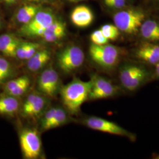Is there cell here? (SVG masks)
<instances>
[{
	"label": "cell",
	"mask_w": 159,
	"mask_h": 159,
	"mask_svg": "<svg viewBox=\"0 0 159 159\" xmlns=\"http://www.w3.org/2000/svg\"><path fill=\"white\" fill-rule=\"evenodd\" d=\"M91 86V80L84 81L75 79L61 88L62 102L70 113L74 114L79 112L83 104L89 100Z\"/></svg>",
	"instance_id": "6da1fadb"
},
{
	"label": "cell",
	"mask_w": 159,
	"mask_h": 159,
	"mask_svg": "<svg viewBox=\"0 0 159 159\" xmlns=\"http://www.w3.org/2000/svg\"><path fill=\"white\" fill-rule=\"evenodd\" d=\"M145 18L144 14L138 10H127L118 12L113 17L114 25L127 34H136Z\"/></svg>",
	"instance_id": "7a4b0ae2"
},
{
	"label": "cell",
	"mask_w": 159,
	"mask_h": 159,
	"mask_svg": "<svg viewBox=\"0 0 159 159\" xmlns=\"http://www.w3.org/2000/svg\"><path fill=\"white\" fill-rule=\"evenodd\" d=\"M84 59V53L79 46H67L58 53L57 66L64 73L68 74L79 68L83 64Z\"/></svg>",
	"instance_id": "3957f363"
},
{
	"label": "cell",
	"mask_w": 159,
	"mask_h": 159,
	"mask_svg": "<svg viewBox=\"0 0 159 159\" xmlns=\"http://www.w3.org/2000/svg\"><path fill=\"white\" fill-rule=\"evenodd\" d=\"M89 53L91 59L103 68H112L119 61V50L116 46L108 44L102 46L92 44Z\"/></svg>",
	"instance_id": "277c9868"
},
{
	"label": "cell",
	"mask_w": 159,
	"mask_h": 159,
	"mask_svg": "<svg viewBox=\"0 0 159 159\" xmlns=\"http://www.w3.org/2000/svg\"><path fill=\"white\" fill-rule=\"evenodd\" d=\"M55 20L51 11L40 10L30 21L21 26L19 33L25 37H41Z\"/></svg>",
	"instance_id": "5b68a950"
},
{
	"label": "cell",
	"mask_w": 159,
	"mask_h": 159,
	"mask_svg": "<svg viewBox=\"0 0 159 159\" xmlns=\"http://www.w3.org/2000/svg\"><path fill=\"white\" fill-rule=\"evenodd\" d=\"M146 69L136 65L128 64L120 69L119 79L120 83L126 90L135 91L148 78Z\"/></svg>",
	"instance_id": "8992f818"
},
{
	"label": "cell",
	"mask_w": 159,
	"mask_h": 159,
	"mask_svg": "<svg viewBox=\"0 0 159 159\" xmlns=\"http://www.w3.org/2000/svg\"><path fill=\"white\" fill-rule=\"evenodd\" d=\"M20 144L25 159H35L41 153V141L37 130L32 128L24 129L20 135Z\"/></svg>",
	"instance_id": "52a82bcc"
},
{
	"label": "cell",
	"mask_w": 159,
	"mask_h": 159,
	"mask_svg": "<svg viewBox=\"0 0 159 159\" xmlns=\"http://www.w3.org/2000/svg\"><path fill=\"white\" fill-rule=\"evenodd\" d=\"M60 78L57 71L50 67L40 74L37 81V89L41 94L49 98H54L60 86Z\"/></svg>",
	"instance_id": "ba28073f"
},
{
	"label": "cell",
	"mask_w": 159,
	"mask_h": 159,
	"mask_svg": "<svg viewBox=\"0 0 159 159\" xmlns=\"http://www.w3.org/2000/svg\"><path fill=\"white\" fill-rule=\"evenodd\" d=\"M84 124L93 130L100 131L120 136L129 137L130 139H134V136L130 132L112 121L100 117L91 116L86 119Z\"/></svg>",
	"instance_id": "9c48e42d"
},
{
	"label": "cell",
	"mask_w": 159,
	"mask_h": 159,
	"mask_svg": "<svg viewBox=\"0 0 159 159\" xmlns=\"http://www.w3.org/2000/svg\"><path fill=\"white\" fill-rule=\"evenodd\" d=\"M89 100H96L113 96L118 91L116 85L109 80L99 75L93 76Z\"/></svg>",
	"instance_id": "30bf717a"
},
{
	"label": "cell",
	"mask_w": 159,
	"mask_h": 159,
	"mask_svg": "<svg viewBox=\"0 0 159 159\" xmlns=\"http://www.w3.org/2000/svg\"><path fill=\"white\" fill-rule=\"evenodd\" d=\"M47 105L46 98L41 94H30L23 104L22 115L28 119H35L43 113Z\"/></svg>",
	"instance_id": "8fae6325"
},
{
	"label": "cell",
	"mask_w": 159,
	"mask_h": 159,
	"mask_svg": "<svg viewBox=\"0 0 159 159\" xmlns=\"http://www.w3.org/2000/svg\"><path fill=\"white\" fill-rule=\"evenodd\" d=\"M94 18V14L91 9L85 6L76 7L71 14L72 23L80 28H85L90 25Z\"/></svg>",
	"instance_id": "7c38bea8"
},
{
	"label": "cell",
	"mask_w": 159,
	"mask_h": 159,
	"mask_svg": "<svg viewBox=\"0 0 159 159\" xmlns=\"http://www.w3.org/2000/svg\"><path fill=\"white\" fill-rule=\"evenodd\" d=\"M136 54L139 59L143 61L156 65L159 62V46L148 43H144L138 48Z\"/></svg>",
	"instance_id": "4fadbf2b"
},
{
	"label": "cell",
	"mask_w": 159,
	"mask_h": 159,
	"mask_svg": "<svg viewBox=\"0 0 159 159\" xmlns=\"http://www.w3.org/2000/svg\"><path fill=\"white\" fill-rule=\"evenodd\" d=\"M66 33V25L62 21L55 20L45 30L41 36L48 43H54L61 40Z\"/></svg>",
	"instance_id": "5bb4252c"
},
{
	"label": "cell",
	"mask_w": 159,
	"mask_h": 159,
	"mask_svg": "<svg viewBox=\"0 0 159 159\" xmlns=\"http://www.w3.org/2000/svg\"><path fill=\"white\" fill-rule=\"evenodd\" d=\"M22 40L12 34L0 35V52L7 57L16 58L17 47Z\"/></svg>",
	"instance_id": "9a60e30c"
},
{
	"label": "cell",
	"mask_w": 159,
	"mask_h": 159,
	"mask_svg": "<svg viewBox=\"0 0 159 159\" xmlns=\"http://www.w3.org/2000/svg\"><path fill=\"white\" fill-rule=\"evenodd\" d=\"M51 60V52L40 49L27 60V68L31 72H37L44 68Z\"/></svg>",
	"instance_id": "2e32d148"
},
{
	"label": "cell",
	"mask_w": 159,
	"mask_h": 159,
	"mask_svg": "<svg viewBox=\"0 0 159 159\" xmlns=\"http://www.w3.org/2000/svg\"><path fill=\"white\" fill-rule=\"evenodd\" d=\"M140 31L143 37L150 41H159V23L156 21L148 20L143 21Z\"/></svg>",
	"instance_id": "e0dca14e"
},
{
	"label": "cell",
	"mask_w": 159,
	"mask_h": 159,
	"mask_svg": "<svg viewBox=\"0 0 159 159\" xmlns=\"http://www.w3.org/2000/svg\"><path fill=\"white\" fill-rule=\"evenodd\" d=\"M40 10V6L35 4L24 5L17 11L15 16V20L23 25L30 21Z\"/></svg>",
	"instance_id": "ac0fdd59"
},
{
	"label": "cell",
	"mask_w": 159,
	"mask_h": 159,
	"mask_svg": "<svg viewBox=\"0 0 159 159\" xmlns=\"http://www.w3.org/2000/svg\"><path fill=\"white\" fill-rule=\"evenodd\" d=\"M19 107L17 97L8 95L0 98V114L12 115L17 112Z\"/></svg>",
	"instance_id": "d6986e66"
},
{
	"label": "cell",
	"mask_w": 159,
	"mask_h": 159,
	"mask_svg": "<svg viewBox=\"0 0 159 159\" xmlns=\"http://www.w3.org/2000/svg\"><path fill=\"white\" fill-rule=\"evenodd\" d=\"M15 70L11 63L5 58L0 56V84H5L11 79Z\"/></svg>",
	"instance_id": "ffe728a7"
},
{
	"label": "cell",
	"mask_w": 159,
	"mask_h": 159,
	"mask_svg": "<svg viewBox=\"0 0 159 159\" xmlns=\"http://www.w3.org/2000/svg\"><path fill=\"white\" fill-rule=\"evenodd\" d=\"M67 120V114L66 111L61 107H57L53 119L49 126V130L54 129L66 123Z\"/></svg>",
	"instance_id": "44dd1931"
},
{
	"label": "cell",
	"mask_w": 159,
	"mask_h": 159,
	"mask_svg": "<svg viewBox=\"0 0 159 159\" xmlns=\"http://www.w3.org/2000/svg\"><path fill=\"white\" fill-rule=\"evenodd\" d=\"M31 81L28 76L25 75L23 81L17 85L16 88H14L11 91H10L7 95H10L11 96L19 97L24 95L28 89L30 85Z\"/></svg>",
	"instance_id": "7402d4cb"
},
{
	"label": "cell",
	"mask_w": 159,
	"mask_h": 159,
	"mask_svg": "<svg viewBox=\"0 0 159 159\" xmlns=\"http://www.w3.org/2000/svg\"><path fill=\"white\" fill-rule=\"evenodd\" d=\"M101 31L103 35L108 40H114L117 39L120 35V30L118 28L113 24H106L101 27Z\"/></svg>",
	"instance_id": "603a6c76"
},
{
	"label": "cell",
	"mask_w": 159,
	"mask_h": 159,
	"mask_svg": "<svg viewBox=\"0 0 159 159\" xmlns=\"http://www.w3.org/2000/svg\"><path fill=\"white\" fill-rule=\"evenodd\" d=\"M90 40L93 44L102 46L108 44L109 40L103 35L101 30L93 31L90 35Z\"/></svg>",
	"instance_id": "cb8c5ba5"
},
{
	"label": "cell",
	"mask_w": 159,
	"mask_h": 159,
	"mask_svg": "<svg viewBox=\"0 0 159 159\" xmlns=\"http://www.w3.org/2000/svg\"><path fill=\"white\" fill-rule=\"evenodd\" d=\"M56 108L57 107H52L50 108L42 118L41 125V129L43 130H49V126L51 123L52 120L53 119L54 115L56 110Z\"/></svg>",
	"instance_id": "d4e9b609"
},
{
	"label": "cell",
	"mask_w": 159,
	"mask_h": 159,
	"mask_svg": "<svg viewBox=\"0 0 159 159\" xmlns=\"http://www.w3.org/2000/svg\"><path fill=\"white\" fill-rule=\"evenodd\" d=\"M41 49V45L32 42H27V47H26V52H25V60H27L30 58L32 57L34 54L37 51Z\"/></svg>",
	"instance_id": "484cf974"
},
{
	"label": "cell",
	"mask_w": 159,
	"mask_h": 159,
	"mask_svg": "<svg viewBox=\"0 0 159 159\" xmlns=\"http://www.w3.org/2000/svg\"><path fill=\"white\" fill-rule=\"evenodd\" d=\"M106 6L114 8H121L125 6V0H104Z\"/></svg>",
	"instance_id": "4316f807"
},
{
	"label": "cell",
	"mask_w": 159,
	"mask_h": 159,
	"mask_svg": "<svg viewBox=\"0 0 159 159\" xmlns=\"http://www.w3.org/2000/svg\"><path fill=\"white\" fill-rule=\"evenodd\" d=\"M2 1L3 2H4L7 4L12 5V4H16L19 0H2Z\"/></svg>",
	"instance_id": "83f0119b"
},
{
	"label": "cell",
	"mask_w": 159,
	"mask_h": 159,
	"mask_svg": "<svg viewBox=\"0 0 159 159\" xmlns=\"http://www.w3.org/2000/svg\"><path fill=\"white\" fill-rule=\"evenodd\" d=\"M156 73L157 77H159V62L156 64Z\"/></svg>",
	"instance_id": "f1b7e54d"
},
{
	"label": "cell",
	"mask_w": 159,
	"mask_h": 159,
	"mask_svg": "<svg viewBox=\"0 0 159 159\" xmlns=\"http://www.w3.org/2000/svg\"><path fill=\"white\" fill-rule=\"evenodd\" d=\"M50 0H31L30 2H47Z\"/></svg>",
	"instance_id": "f546056e"
},
{
	"label": "cell",
	"mask_w": 159,
	"mask_h": 159,
	"mask_svg": "<svg viewBox=\"0 0 159 159\" xmlns=\"http://www.w3.org/2000/svg\"><path fill=\"white\" fill-rule=\"evenodd\" d=\"M70 2H78L80 1H84V0H68Z\"/></svg>",
	"instance_id": "4dcf8cb0"
},
{
	"label": "cell",
	"mask_w": 159,
	"mask_h": 159,
	"mask_svg": "<svg viewBox=\"0 0 159 159\" xmlns=\"http://www.w3.org/2000/svg\"><path fill=\"white\" fill-rule=\"evenodd\" d=\"M155 2L157 3V4L159 6V0H154Z\"/></svg>",
	"instance_id": "1f68e13d"
},
{
	"label": "cell",
	"mask_w": 159,
	"mask_h": 159,
	"mask_svg": "<svg viewBox=\"0 0 159 159\" xmlns=\"http://www.w3.org/2000/svg\"><path fill=\"white\" fill-rule=\"evenodd\" d=\"M1 24H2V20H1V18L0 17V28L1 27Z\"/></svg>",
	"instance_id": "d6a6232c"
},
{
	"label": "cell",
	"mask_w": 159,
	"mask_h": 159,
	"mask_svg": "<svg viewBox=\"0 0 159 159\" xmlns=\"http://www.w3.org/2000/svg\"><path fill=\"white\" fill-rule=\"evenodd\" d=\"M28 1H31V0H28Z\"/></svg>",
	"instance_id": "836d02e7"
}]
</instances>
